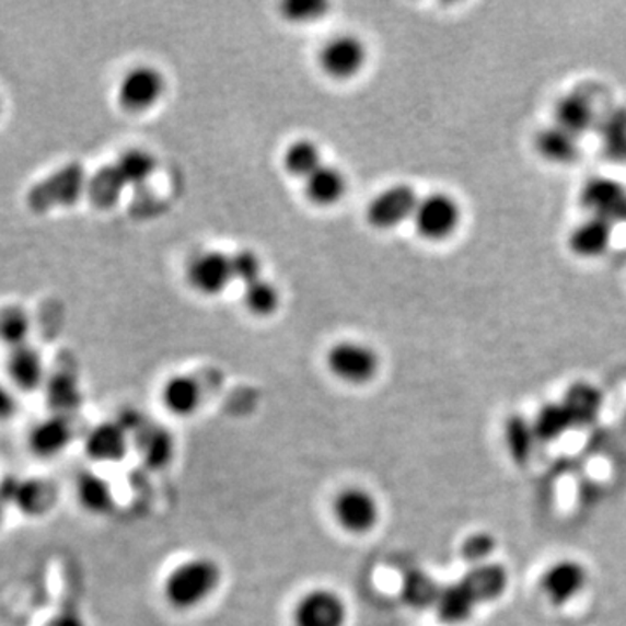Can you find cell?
<instances>
[{
	"instance_id": "1",
	"label": "cell",
	"mask_w": 626,
	"mask_h": 626,
	"mask_svg": "<svg viewBox=\"0 0 626 626\" xmlns=\"http://www.w3.org/2000/svg\"><path fill=\"white\" fill-rule=\"evenodd\" d=\"M508 587V572L498 564H483L466 572L462 580L440 589L437 616L445 625H462L478 605L496 601Z\"/></svg>"
},
{
	"instance_id": "2",
	"label": "cell",
	"mask_w": 626,
	"mask_h": 626,
	"mask_svg": "<svg viewBox=\"0 0 626 626\" xmlns=\"http://www.w3.org/2000/svg\"><path fill=\"white\" fill-rule=\"evenodd\" d=\"M220 564L209 557H194L165 576L164 599L174 610L190 611L206 604L221 584Z\"/></svg>"
},
{
	"instance_id": "3",
	"label": "cell",
	"mask_w": 626,
	"mask_h": 626,
	"mask_svg": "<svg viewBox=\"0 0 626 626\" xmlns=\"http://www.w3.org/2000/svg\"><path fill=\"white\" fill-rule=\"evenodd\" d=\"M88 173L81 162H68L60 170L35 183L26 194V206L37 215H47L55 209L70 208L79 202L88 190Z\"/></svg>"
},
{
	"instance_id": "4",
	"label": "cell",
	"mask_w": 626,
	"mask_h": 626,
	"mask_svg": "<svg viewBox=\"0 0 626 626\" xmlns=\"http://www.w3.org/2000/svg\"><path fill=\"white\" fill-rule=\"evenodd\" d=\"M333 519L345 533L364 536L380 524V501L366 487H345L333 500Z\"/></svg>"
},
{
	"instance_id": "5",
	"label": "cell",
	"mask_w": 626,
	"mask_h": 626,
	"mask_svg": "<svg viewBox=\"0 0 626 626\" xmlns=\"http://www.w3.org/2000/svg\"><path fill=\"white\" fill-rule=\"evenodd\" d=\"M326 362L333 376L350 385H364L376 376L380 369L376 351L353 341H344L331 348Z\"/></svg>"
},
{
	"instance_id": "6",
	"label": "cell",
	"mask_w": 626,
	"mask_h": 626,
	"mask_svg": "<svg viewBox=\"0 0 626 626\" xmlns=\"http://www.w3.org/2000/svg\"><path fill=\"white\" fill-rule=\"evenodd\" d=\"M347 619V602L329 589L303 593L292 610V626H345Z\"/></svg>"
},
{
	"instance_id": "7",
	"label": "cell",
	"mask_w": 626,
	"mask_h": 626,
	"mask_svg": "<svg viewBox=\"0 0 626 626\" xmlns=\"http://www.w3.org/2000/svg\"><path fill=\"white\" fill-rule=\"evenodd\" d=\"M460 218L462 211L457 208L456 200L445 194H432L419 199L413 215L416 230L430 241L448 239L457 229Z\"/></svg>"
},
{
	"instance_id": "8",
	"label": "cell",
	"mask_w": 626,
	"mask_h": 626,
	"mask_svg": "<svg viewBox=\"0 0 626 626\" xmlns=\"http://www.w3.org/2000/svg\"><path fill=\"white\" fill-rule=\"evenodd\" d=\"M0 500L5 507H16L26 517L43 515L55 503L51 484L38 478L5 477L0 483Z\"/></svg>"
},
{
	"instance_id": "9",
	"label": "cell",
	"mask_w": 626,
	"mask_h": 626,
	"mask_svg": "<svg viewBox=\"0 0 626 626\" xmlns=\"http://www.w3.org/2000/svg\"><path fill=\"white\" fill-rule=\"evenodd\" d=\"M164 93V79L152 67H136L120 79L117 100L124 111L143 112L159 102Z\"/></svg>"
},
{
	"instance_id": "10",
	"label": "cell",
	"mask_w": 626,
	"mask_h": 626,
	"mask_svg": "<svg viewBox=\"0 0 626 626\" xmlns=\"http://www.w3.org/2000/svg\"><path fill=\"white\" fill-rule=\"evenodd\" d=\"M581 202L593 218H601L613 227L626 221V188L614 179L596 178L587 183Z\"/></svg>"
},
{
	"instance_id": "11",
	"label": "cell",
	"mask_w": 626,
	"mask_h": 626,
	"mask_svg": "<svg viewBox=\"0 0 626 626\" xmlns=\"http://www.w3.org/2000/svg\"><path fill=\"white\" fill-rule=\"evenodd\" d=\"M418 200L415 190L406 185L386 188L369 204V221L376 229H394L407 218H413Z\"/></svg>"
},
{
	"instance_id": "12",
	"label": "cell",
	"mask_w": 626,
	"mask_h": 626,
	"mask_svg": "<svg viewBox=\"0 0 626 626\" xmlns=\"http://www.w3.org/2000/svg\"><path fill=\"white\" fill-rule=\"evenodd\" d=\"M366 63V47L359 38L341 35L333 38L321 53V65L327 76L348 79L360 72Z\"/></svg>"
},
{
	"instance_id": "13",
	"label": "cell",
	"mask_w": 626,
	"mask_h": 626,
	"mask_svg": "<svg viewBox=\"0 0 626 626\" xmlns=\"http://www.w3.org/2000/svg\"><path fill=\"white\" fill-rule=\"evenodd\" d=\"M5 369H8L9 380L13 383L14 389L20 390V392L32 394V392L43 389L44 383H46L43 356L31 344L22 345V347L9 351Z\"/></svg>"
},
{
	"instance_id": "14",
	"label": "cell",
	"mask_w": 626,
	"mask_h": 626,
	"mask_svg": "<svg viewBox=\"0 0 626 626\" xmlns=\"http://www.w3.org/2000/svg\"><path fill=\"white\" fill-rule=\"evenodd\" d=\"M73 439V427L70 416L53 415L38 421L28 436L32 453L38 457L60 456Z\"/></svg>"
},
{
	"instance_id": "15",
	"label": "cell",
	"mask_w": 626,
	"mask_h": 626,
	"mask_svg": "<svg viewBox=\"0 0 626 626\" xmlns=\"http://www.w3.org/2000/svg\"><path fill=\"white\" fill-rule=\"evenodd\" d=\"M587 569L575 560H560L543 575L542 590L552 604H566L583 590Z\"/></svg>"
},
{
	"instance_id": "16",
	"label": "cell",
	"mask_w": 626,
	"mask_h": 626,
	"mask_svg": "<svg viewBox=\"0 0 626 626\" xmlns=\"http://www.w3.org/2000/svg\"><path fill=\"white\" fill-rule=\"evenodd\" d=\"M127 445H129V432L124 425L114 421L96 425L88 433L84 442L85 453L97 463L120 462L127 453Z\"/></svg>"
},
{
	"instance_id": "17",
	"label": "cell",
	"mask_w": 626,
	"mask_h": 626,
	"mask_svg": "<svg viewBox=\"0 0 626 626\" xmlns=\"http://www.w3.org/2000/svg\"><path fill=\"white\" fill-rule=\"evenodd\" d=\"M232 279V263L221 253L202 254L192 263L190 282L204 294H218Z\"/></svg>"
},
{
	"instance_id": "18",
	"label": "cell",
	"mask_w": 626,
	"mask_h": 626,
	"mask_svg": "<svg viewBox=\"0 0 626 626\" xmlns=\"http://www.w3.org/2000/svg\"><path fill=\"white\" fill-rule=\"evenodd\" d=\"M613 224L601 218H590L575 229L569 239L571 251L583 258H596L607 251L613 239Z\"/></svg>"
},
{
	"instance_id": "19",
	"label": "cell",
	"mask_w": 626,
	"mask_h": 626,
	"mask_svg": "<svg viewBox=\"0 0 626 626\" xmlns=\"http://www.w3.org/2000/svg\"><path fill=\"white\" fill-rule=\"evenodd\" d=\"M595 124V111L589 97L583 94H569L555 106V126L578 136L589 131Z\"/></svg>"
},
{
	"instance_id": "20",
	"label": "cell",
	"mask_w": 626,
	"mask_h": 626,
	"mask_svg": "<svg viewBox=\"0 0 626 626\" xmlns=\"http://www.w3.org/2000/svg\"><path fill=\"white\" fill-rule=\"evenodd\" d=\"M162 404L176 416H190L199 409L200 394L197 381L190 376H173L162 386Z\"/></svg>"
},
{
	"instance_id": "21",
	"label": "cell",
	"mask_w": 626,
	"mask_h": 626,
	"mask_svg": "<svg viewBox=\"0 0 626 626\" xmlns=\"http://www.w3.org/2000/svg\"><path fill=\"white\" fill-rule=\"evenodd\" d=\"M537 152L548 161L557 164H569L580 155L578 136L567 132L559 126L546 127L536 136Z\"/></svg>"
},
{
	"instance_id": "22",
	"label": "cell",
	"mask_w": 626,
	"mask_h": 626,
	"mask_svg": "<svg viewBox=\"0 0 626 626\" xmlns=\"http://www.w3.org/2000/svg\"><path fill=\"white\" fill-rule=\"evenodd\" d=\"M126 187V182L114 164L103 165L102 170L91 174L90 179H88L85 195L90 197L91 202L96 208L108 209L119 202L120 195Z\"/></svg>"
},
{
	"instance_id": "23",
	"label": "cell",
	"mask_w": 626,
	"mask_h": 626,
	"mask_svg": "<svg viewBox=\"0 0 626 626\" xmlns=\"http://www.w3.org/2000/svg\"><path fill=\"white\" fill-rule=\"evenodd\" d=\"M76 491L79 505L93 515H105L111 512L114 492H112L111 484L100 475L91 474V472L82 474L77 478Z\"/></svg>"
},
{
	"instance_id": "24",
	"label": "cell",
	"mask_w": 626,
	"mask_h": 626,
	"mask_svg": "<svg viewBox=\"0 0 626 626\" xmlns=\"http://www.w3.org/2000/svg\"><path fill=\"white\" fill-rule=\"evenodd\" d=\"M345 183L344 174L331 165H321L315 173L306 178V195L310 200L321 206L338 202L344 197Z\"/></svg>"
},
{
	"instance_id": "25",
	"label": "cell",
	"mask_w": 626,
	"mask_h": 626,
	"mask_svg": "<svg viewBox=\"0 0 626 626\" xmlns=\"http://www.w3.org/2000/svg\"><path fill=\"white\" fill-rule=\"evenodd\" d=\"M601 404L602 397L599 390L584 385V383L571 386L563 401V406L566 407L567 415L571 418L572 427L593 421L599 415Z\"/></svg>"
},
{
	"instance_id": "26",
	"label": "cell",
	"mask_w": 626,
	"mask_h": 626,
	"mask_svg": "<svg viewBox=\"0 0 626 626\" xmlns=\"http://www.w3.org/2000/svg\"><path fill=\"white\" fill-rule=\"evenodd\" d=\"M536 439L533 424H530L528 419L522 416L508 419L507 427H505V440H507L508 453L513 457V462H528L533 454Z\"/></svg>"
},
{
	"instance_id": "27",
	"label": "cell",
	"mask_w": 626,
	"mask_h": 626,
	"mask_svg": "<svg viewBox=\"0 0 626 626\" xmlns=\"http://www.w3.org/2000/svg\"><path fill=\"white\" fill-rule=\"evenodd\" d=\"M439 583L424 571H413L404 578L403 601L416 610H425L430 605H436L439 599Z\"/></svg>"
},
{
	"instance_id": "28",
	"label": "cell",
	"mask_w": 626,
	"mask_h": 626,
	"mask_svg": "<svg viewBox=\"0 0 626 626\" xmlns=\"http://www.w3.org/2000/svg\"><path fill=\"white\" fill-rule=\"evenodd\" d=\"M31 317L18 306L0 310V341L8 345L9 350L28 344L31 335Z\"/></svg>"
},
{
	"instance_id": "29",
	"label": "cell",
	"mask_w": 626,
	"mask_h": 626,
	"mask_svg": "<svg viewBox=\"0 0 626 626\" xmlns=\"http://www.w3.org/2000/svg\"><path fill=\"white\" fill-rule=\"evenodd\" d=\"M126 185H140L155 171V159L144 150H127L114 162Z\"/></svg>"
},
{
	"instance_id": "30",
	"label": "cell",
	"mask_w": 626,
	"mask_h": 626,
	"mask_svg": "<svg viewBox=\"0 0 626 626\" xmlns=\"http://www.w3.org/2000/svg\"><path fill=\"white\" fill-rule=\"evenodd\" d=\"M283 164L289 173L306 179L321 167V153L312 141H297L283 155Z\"/></svg>"
},
{
	"instance_id": "31",
	"label": "cell",
	"mask_w": 626,
	"mask_h": 626,
	"mask_svg": "<svg viewBox=\"0 0 626 626\" xmlns=\"http://www.w3.org/2000/svg\"><path fill=\"white\" fill-rule=\"evenodd\" d=\"M534 432L540 440L559 439L569 428H572L571 418L567 415L566 407L560 404H548L540 410L534 419Z\"/></svg>"
},
{
	"instance_id": "32",
	"label": "cell",
	"mask_w": 626,
	"mask_h": 626,
	"mask_svg": "<svg viewBox=\"0 0 626 626\" xmlns=\"http://www.w3.org/2000/svg\"><path fill=\"white\" fill-rule=\"evenodd\" d=\"M599 126H601L602 138H604L605 152L613 156L614 161H622L626 143L625 108H616L605 114Z\"/></svg>"
},
{
	"instance_id": "33",
	"label": "cell",
	"mask_w": 626,
	"mask_h": 626,
	"mask_svg": "<svg viewBox=\"0 0 626 626\" xmlns=\"http://www.w3.org/2000/svg\"><path fill=\"white\" fill-rule=\"evenodd\" d=\"M244 300L251 312L267 315L279 305V292L267 280L258 279L247 283Z\"/></svg>"
},
{
	"instance_id": "34",
	"label": "cell",
	"mask_w": 626,
	"mask_h": 626,
	"mask_svg": "<svg viewBox=\"0 0 626 626\" xmlns=\"http://www.w3.org/2000/svg\"><path fill=\"white\" fill-rule=\"evenodd\" d=\"M49 401L55 406V415L68 416L70 410L79 406V390L70 376L58 378L49 390Z\"/></svg>"
},
{
	"instance_id": "35",
	"label": "cell",
	"mask_w": 626,
	"mask_h": 626,
	"mask_svg": "<svg viewBox=\"0 0 626 626\" xmlns=\"http://www.w3.org/2000/svg\"><path fill=\"white\" fill-rule=\"evenodd\" d=\"M496 542L491 534L477 533L466 537L462 545L463 559L470 564H477L483 566V560H486L489 555L495 550Z\"/></svg>"
},
{
	"instance_id": "36",
	"label": "cell",
	"mask_w": 626,
	"mask_h": 626,
	"mask_svg": "<svg viewBox=\"0 0 626 626\" xmlns=\"http://www.w3.org/2000/svg\"><path fill=\"white\" fill-rule=\"evenodd\" d=\"M230 263H232L233 279L242 280L246 286L259 279L262 263L251 251H241L230 258Z\"/></svg>"
},
{
	"instance_id": "37",
	"label": "cell",
	"mask_w": 626,
	"mask_h": 626,
	"mask_svg": "<svg viewBox=\"0 0 626 626\" xmlns=\"http://www.w3.org/2000/svg\"><path fill=\"white\" fill-rule=\"evenodd\" d=\"M144 460L152 466L162 465L165 460H170L171 442L170 437L164 432L150 433L149 440L143 445Z\"/></svg>"
},
{
	"instance_id": "38",
	"label": "cell",
	"mask_w": 626,
	"mask_h": 626,
	"mask_svg": "<svg viewBox=\"0 0 626 626\" xmlns=\"http://www.w3.org/2000/svg\"><path fill=\"white\" fill-rule=\"evenodd\" d=\"M327 5L322 4V2H289V4L283 5V14L291 18L294 22H309L313 18H318L324 14Z\"/></svg>"
},
{
	"instance_id": "39",
	"label": "cell",
	"mask_w": 626,
	"mask_h": 626,
	"mask_svg": "<svg viewBox=\"0 0 626 626\" xmlns=\"http://www.w3.org/2000/svg\"><path fill=\"white\" fill-rule=\"evenodd\" d=\"M18 398L14 390L0 383V424L11 421L18 415Z\"/></svg>"
},
{
	"instance_id": "40",
	"label": "cell",
	"mask_w": 626,
	"mask_h": 626,
	"mask_svg": "<svg viewBox=\"0 0 626 626\" xmlns=\"http://www.w3.org/2000/svg\"><path fill=\"white\" fill-rule=\"evenodd\" d=\"M44 626H85V622L77 611L63 610L56 613Z\"/></svg>"
},
{
	"instance_id": "41",
	"label": "cell",
	"mask_w": 626,
	"mask_h": 626,
	"mask_svg": "<svg viewBox=\"0 0 626 626\" xmlns=\"http://www.w3.org/2000/svg\"><path fill=\"white\" fill-rule=\"evenodd\" d=\"M5 513H8V507H5L4 501L0 500V530H2V525L5 522Z\"/></svg>"
},
{
	"instance_id": "42",
	"label": "cell",
	"mask_w": 626,
	"mask_h": 626,
	"mask_svg": "<svg viewBox=\"0 0 626 626\" xmlns=\"http://www.w3.org/2000/svg\"><path fill=\"white\" fill-rule=\"evenodd\" d=\"M622 161H626V143H625V149H623Z\"/></svg>"
},
{
	"instance_id": "43",
	"label": "cell",
	"mask_w": 626,
	"mask_h": 626,
	"mask_svg": "<svg viewBox=\"0 0 626 626\" xmlns=\"http://www.w3.org/2000/svg\"><path fill=\"white\" fill-rule=\"evenodd\" d=\"M0 115H2V97H0Z\"/></svg>"
}]
</instances>
